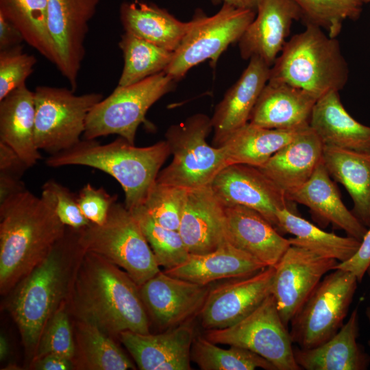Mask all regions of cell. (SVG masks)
<instances>
[{
    "label": "cell",
    "mask_w": 370,
    "mask_h": 370,
    "mask_svg": "<svg viewBox=\"0 0 370 370\" xmlns=\"http://www.w3.org/2000/svg\"><path fill=\"white\" fill-rule=\"evenodd\" d=\"M119 46L124 60L119 86L131 85L164 71L173 56V51L125 32Z\"/></svg>",
    "instance_id": "obj_36"
},
{
    "label": "cell",
    "mask_w": 370,
    "mask_h": 370,
    "mask_svg": "<svg viewBox=\"0 0 370 370\" xmlns=\"http://www.w3.org/2000/svg\"><path fill=\"white\" fill-rule=\"evenodd\" d=\"M99 0H47V25L58 56V70L71 90L77 86L89 23Z\"/></svg>",
    "instance_id": "obj_15"
},
{
    "label": "cell",
    "mask_w": 370,
    "mask_h": 370,
    "mask_svg": "<svg viewBox=\"0 0 370 370\" xmlns=\"http://www.w3.org/2000/svg\"><path fill=\"white\" fill-rule=\"evenodd\" d=\"M271 66L252 57L238 80L217 105L211 118L213 145L221 146L235 130L249 122L251 113L270 76Z\"/></svg>",
    "instance_id": "obj_21"
},
{
    "label": "cell",
    "mask_w": 370,
    "mask_h": 370,
    "mask_svg": "<svg viewBox=\"0 0 370 370\" xmlns=\"http://www.w3.org/2000/svg\"><path fill=\"white\" fill-rule=\"evenodd\" d=\"M358 282L340 269L325 275L290 322L293 343L309 349L332 338L344 324Z\"/></svg>",
    "instance_id": "obj_9"
},
{
    "label": "cell",
    "mask_w": 370,
    "mask_h": 370,
    "mask_svg": "<svg viewBox=\"0 0 370 370\" xmlns=\"http://www.w3.org/2000/svg\"><path fill=\"white\" fill-rule=\"evenodd\" d=\"M332 180L322 160L311 177L286 197L308 207L313 217L325 226L332 224L361 241L368 228L343 204Z\"/></svg>",
    "instance_id": "obj_24"
},
{
    "label": "cell",
    "mask_w": 370,
    "mask_h": 370,
    "mask_svg": "<svg viewBox=\"0 0 370 370\" xmlns=\"http://www.w3.org/2000/svg\"><path fill=\"white\" fill-rule=\"evenodd\" d=\"M275 267L210 286L199 314L205 330L223 329L240 321L271 294Z\"/></svg>",
    "instance_id": "obj_16"
},
{
    "label": "cell",
    "mask_w": 370,
    "mask_h": 370,
    "mask_svg": "<svg viewBox=\"0 0 370 370\" xmlns=\"http://www.w3.org/2000/svg\"><path fill=\"white\" fill-rule=\"evenodd\" d=\"M66 304L75 320L109 336L150 333L140 287L123 269L93 252L82 249L79 254Z\"/></svg>",
    "instance_id": "obj_1"
},
{
    "label": "cell",
    "mask_w": 370,
    "mask_h": 370,
    "mask_svg": "<svg viewBox=\"0 0 370 370\" xmlns=\"http://www.w3.org/2000/svg\"><path fill=\"white\" fill-rule=\"evenodd\" d=\"M66 230L52 206L27 189L0 204V291L14 288Z\"/></svg>",
    "instance_id": "obj_2"
},
{
    "label": "cell",
    "mask_w": 370,
    "mask_h": 370,
    "mask_svg": "<svg viewBox=\"0 0 370 370\" xmlns=\"http://www.w3.org/2000/svg\"><path fill=\"white\" fill-rule=\"evenodd\" d=\"M366 273H367V275H368V276H369V280H370V263H369V264L368 267H367Z\"/></svg>",
    "instance_id": "obj_53"
},
{
    "label": "cell",
    "mask_w": 370,
    "mask_h": 370,
    "mask_svg": "<svg viewBox=\"0 0 370 370\" xmlns=\"http://www.w3.org/2000/svg\"><path fill=\"white\" fill-rule=\"evenodd\" d=\"M31 367L38 370H69L73 369L71 360L55 354H47L33 359Z\"/></svg>",
    "instance_id": "obj_48"
},
{
    "label": "cell",
    "mask_w": 370,
    "mask_h": 370,
    "mask_svg": "<svg viewBox=\"0 0 370 370\" xmlns=\"http://www.w3.org/2000/svg\"><path fill=\"white\" fill-rule=\"evenodd\" d=\"M256 14V10L237 8L227 3H223L221 9L210 16L199 10L190 21L187 32L164 72L177 81L206 60H210L214 67L227 47L238 41Z\"/></svg>",
    "instance_id": "obj_10"
},
{
    "label": "cell",
    "mask_w": 370,
    "mask_h": 370,
    "mask_svg": "<svg viewBox=\"0 0 370 370\" xmlns=\"http://www.w3.org/2000/svg\"><path fill=\"white\" fill-rule=\"evenodd\" d=\"M212 130L211 118L201 113L170 126L165 140L173 158L160 170L156 182L187 189L209 185L228 165L223 147L206 140Z\"/></svg>",
    "instance_id": "obj_7"
},
{
    "label": "cell",
    "mask_w": 370,
    "mask_h": 370,
    "mask_svg": "<svg viewBox=\"0 0 370 370\" xmlns=\"http://www.w3.org/2000/svg\"><path fill=\"white\" fill-rule=\"evenodd\" d=\"M349 78V67L340 42L321 28L305 29L288 40L271 66L269 81L286 83L318 99L341 90Z\"/></svg>",
    "instance_id": "obj_5"
},
{
    "label": "cell",
    "mask_w": 370,
    "mask_h": 370,
    "mask_svg": "<svg viewBox=\"0 0 370 370\" xmlns=\"http://www.w3.org/2000/svg\"><path fill=\"white\" fill-rule=\"evenodd\" d=\"M25 190L27 188L21 178L0 173V204Z\"/></svg>",
    "instance_id": "obj_49"
},
{
    "label": "cell",
    "mask_w": 370,
    "mask_h": 370,
    "mask_svg": "<svg viewBox=\"0 0 370 370\" xmlns=\"http://www.w3.org/2000/svg\"><path fill=\"white\" fill-rule=\"evenodd\" d=\"M69 315L65 300L45 325L33 359L47 354H55L72 361L75 354V341Z\"/></svg>",
    "instance_id": "obj_41"
},
{
    "label": "cell",
    "mask_w": 370,
    "mask_h": 370,
    "mask_svg": "<svg viewBox=\"0 0 370 370\" xmlns=\"http://www.w3.org/2000/svg\"><path fill=\"white\" fill-rule=\"evenodd\" d=\"M338 262L291 245L275 266L271 288L280 316L288 327L316 286Z\"/></svg>",
    "instance_id": "obj_14"
},
{
    "label": "cell",
    "mask_w": 370,
    "mask_h": 370,
    "mask_svg": "<svg viewBox=\"0 0 370 370\" xmlns=\"http://www.w3.org/2000/svg\"><path fill=\"white\" fill-rule=\"evenodd\" d=\"M28 168L12 148L0 141V173L21 178Z\"/></svg>",
    "instance_id": "obj_46"
},
{
    "label": "cell",
    "mask_w": 370,
    "mask_h": 370,
    "mask_svg": "<svg viewBox=\"0 0 370 370\" xmlns=\"http://www.w3.org/2000/svg\"><path fill=\"white\" fill-rule=\"evenodd\" d=\"M225 214L226 241L267 267H275L291 246L288 238L252 208L227 206Z\"/></svg>",
    "instance_id": "obj_22"
},
{
    "label": "cell",
    "mask_w": 370,
    "mask_h": 370,
    "mask_svg": "<svg viewBox=\"0 0 370 370\" xmlns=\"http://www.w3.org/2000/svg\"><path fill=\"white\" fill-rule=\"evenodd\" d=\"M363 3H370V0H362Z\"/></svg>",
    "instance_id": "obj_54"
},
{
    "label": "cell",
    "mask_w": 370,
    "mask_h": 370,
    "mask_svg": "<svg viewBox=\"0 0 370 370\" xmlns=\"http://www.w3.org/2000/svg\"><path fill=\"white\" fill-rule=\"evenodd\" d=\"M84 251L97 254L123 269L140 287L160 271L138 222L125 204L115 202L102 225L78 230Z\"/></svg>",
    "instance_id": "obj_6"
},
{
    "label": "cell",
    "mask_w": 370,
    "mask_h": 370,
    "mask_svg": "<svg viewBox=\"0 0 370 370\" xmlns=\"http://www.w3.org/2000/svg\"><path fill=\"white\" fill-rule=\"evenodd\" d=\"M35 143L50 155L71 148L81 140L89 112L103 99L101 93L75 95L66 88H35Z\"/></svg>",
    "instance_id": "obj_11"
},
{
    "label": "cell",
    "mask_w": 370,
    "mask_h": 370,
    "mask_svg": "<svg viewBox=\"0 0 370 370\" xmlns=\"http://www.w3.org/2000/svg\"><path fill=\"white\" fill-rule=\"evenodd\" d=\"M209 185L224 207L240 205L252 208L278 231L279 210L288 208L299 214L294 202L289 201L286 194L256 166L229 164L216 175Z\"/></svg>",
    "instance_id": "obj_13"
},
{
    "label": "cell",
    "mask_w": 370,
    "mask_h": 370,
    "mask_svg": "<svg viewBox=\"0 0 370 370\" xmlns=\"http://www.w3.org/2000/svg\"><path fill=\"white\" fill-rule=\"evenodd\" d=\"M318 98L286 83L268 81L251 113L249 123L264 128L295 130L309 125Z\"/></svg>",
    "instance_id": "obj_25"
},
{
    "label": "cell",
    "mask_w": 370,
    "mask_h": 370,
    "mask_svg": "<svg viewBox=\"0 0 370 370\" xmlns=\"http://www.w3.org/2000/svg\"><path fill=\"white\" fill-rule=\"evenodd\" d=\"M0 14L24 41L56 66L58 56L47 25V0H0Z\"/></svg>",
    "instance_id": "obj_35"
},
{
    "label": "cell",
    "mask_w": 370,
    "mask_h": 370,
    "mask_svg": "<svg viewBox=\"0 0 370 370\" xmlns=\"http://www.w3.org/2000/svg\"><path fill=\"white\" fill-rule=\"evenodd\" d=\"M170 155L166 140L139 147L119 136L105 145L99 144L95 139L80 140L70 149L50 155L45 163L53 168L86 166L110 175L122 186L124 204L131 210L144 204L162 164Z\"/></svg>",
    "instance_id": "obj_4"
},
{
    "label": "cell",
    "mask_w": 370,
    "mask_h": 370,
    "mask_svg": "<svg viewBox=\"0 0 370 370\" xmlns=\"http://www.w3.org/2000/svg\"><path fill=\"white\" fill-rule=\"evenodd\" d=\"M81 251L78 230L66 228L45 259L14 287L10 309L24 346L30 353L35 354L45 325L66 299Z\"/></svg>",
    "instance_id": "obj_3"
},
{
    "label": "cell",
    "mask_w": 370,
    "mask_h": 370,
    "mask_svg": "<svg viewBox=\"0 0 370 370\" xmlns=\"http://www.w3.org/2000/svg\"><path fill=\"white\" fill-rule=\"evenodd\" d=\"M73 328L75 354L73 369L83 370L135 369L132 361L109 335L97 326L75 320Z\"/></svg>",
    "instance_id": "obj_34"
},
{
    "label": "cell",
    "mask_w": 370,
    "mask_h": 370,
    "mask_svg": "<svg viewBox=\"0 0 370 370\" xmlns=\"http://www.w3.org/2000/svg\"><path fill=\"white\" fill-rule=\"evenodd\" d=\"M323 162L331 177L350 195L355 217L370 227V153L325 146Z\"/></svg>",
    "instance_id": "obj_31"
},
{
    "label": "cell",
    "mask_w": 370,
    "mask_h": 370,
    "mask_svg": "<svg viewBox=\"0 0 370 370\" xmlns=\"http://www.w3.org/2000/svg\"><path fill=\"white\" fill-rule=\"evenodd\" d=\"M210 288L160 271L140 286V292L148 315L166 330L199 315Z\"/></svg>",
    "instance_id": "obj_17"
},
{
    "label": "cell",
    "mask_w": 370,
    "mask_h": 370,
    "mask_svg": "<svg viewBox=\"0 0 370 370\" xmlns=\"http://www.w3.org/2000/svg\"><path fill=\"white\" fill-rule=\"evenodd\" d=\"M175 82L162 71L131 85H118L89 112L84 139L117 134L134 145L137 129L148 110L173 88Z\"/></svg>",
    "instance_id": "obj_8"
},
{
    "label": "cell",
    "mask_w": 370,
    "mask_h": 370,
    "mask_svg": "<svg viewBox=\"0 0 370 370\" xmlns=\"http://www.w3.org/2000/svg\"><path fill=\"white\" fill-rule=\"evenodd\" d=\"M119 12L125 32L173 52L190 25V21H180L166 9L146 2H123Z\"/></svg>",
    "instance_id": "obj_30"
},
{
    "label": "cell",
    "mask_w": 370,
    "mask_h": 370,
    "mask_svg": "<svg viewBox=\"0 0 370 370\" xmlns=\"http://www.w3.org/2000/svg\"><path fill=\"white\" fill-rule=\"evenodd\" d=\"M366 315L367 317V319L369 320V322L370 323V306L367 307L366 309ZM369 345L370 346V340L368 342Z\"/></svg>",
    "instance_id": "obj_52"
},
{
    "label": "cell",
    "mask_w": 370,
    "mask_h": 370,
    "mask_svg": "<svg viewBox=\"0 0 370 370\" xmlns=\"http://www.w3.org/2000/svg\"><path fill=\"white\" fill-rule=\"evenodd\" d=\"M277 218L280 232L293 236L288 238L291 245L303 247L338 262L350 259L360 245V241L325 232L288 208L279 210Z\"/></svg>",
    "instance_id": "obj_32"
},
{
    "label": "cell",
    "mask_w": 370,
    "mask_h": 370,
    "mask_svg": "<svg viewBox=\"0 0 370 370\" xmlns=\"http://www.w3.org/2000/svg\"><path fill=\"white\" fill-rule=\"evenodd\" d=\"M116 201V195H111L103 188H96L90 184L84 185L77 195L82 214L90 223L97 225L105 223L112 206Z\"/></svg>",
    "instance_id": "obj_44"
},
{
    "label": "cell",
    "mask_w": 370,
    "mask_h": 370,
    "mask_svg": "<svg viewBox=\"0 0 370 370\" xmlns=\"http://www.w3.org/2000/svg\"><path fill=\"white\" fill-rule=\"evenodd\" d=\"M301 18L293 0H262L238 41L241 58L258 57L271 66L288 40L293 21Z\"/></svg>",
    "instance_id": "obj_18"
},
{
    "label": "cell",
    "mask_w": 370,
    "mask_h": 370,
    "mask_svg": "<svg viewBox=\"0 0 370 370\" xmlns=\"http://www.w3.org/2000/svg\"><path fill=\"white\" fill-rule=\"evenodd\" d=\"M266 267L262 262L226 241L211 252L190 254L184 263L164 271L193 283L210 285L220 280L249 276Z\"/></svg>",
    "instance_id": "obj_28"
},
{
    "label": "cell",
    "mask_w": 370,
    "mask_h": 370,
    "mask_svg": "<svg viewBox=\"0 0 370 370\" xmlns=\"http://www.w3.org/2000/svg\"><path fill=\"white\" fill-rule=\"evenodd\" d=\"M191 360L202 370H276L269 361L250 350L237 346L223 349L201 336L194 338Z\"/></svg>",
    "instance_id": "obj_37"
},
{
    "label": "cell",
    "mask_w": 370,
    "mask_h": 370,
    "mask_svg": "<svg viewBox=\"0 0 370 370\" xmlns=\"http://www.w3.org/2000/svg\"><path fill=\"white\" fill-rule=\"evenodd\" d=\"M9 353V344L6 338L1 334L0 336V359L4 360Z\"/></svg>",
    "instance_id": "obj_51"
},
{
    "label": "cell",
    "mask_w": 370,
    "mask_h": 370,
    "mask_svg": "<svg viewBox=\"0 0 370 370\" xmlns=\"http://www.w3.org/2000/svg\"><path fill=\"white\" fill-rule=\"evenodd\" d=\"M309 125L325 146L370 153V127L349 114L338 91L329 92L317 99Z\"/></svg>",
    "instance_id": "obj_27"
},
{
    "label": "cell",
    "mask_w": 370,
    "mask_h": 370,
    "mask_svg": "<svg viewBox=\"0 0 370 370\" xmlns=\"http://www.w3.org/2000/svg\"><path fill=\"white\" fill-rule=\"evenodd\" d=\"M187 190L183 187L156 181L143 206L158 223L178 231Z\"/></svg>",
    "instance_id": "obj_40"
},
{
    "label": "cell",
    "mask_w": 370,
    "mask_h": 370,
    "mask_svg": "<svg viewBox=\"0 0 370 370\" xmlns=\"http://www.w3.org/2000/svg\"><path fill=\"white\" fill-rule=\"evenodd\" d=\"M299 6L304 24H312L336 38L343 23L358 20L362 13V0H293Z\"/></svg>",
    "instance_id": "obj_39"
},
{
    "label": "cell",
    "mask_w": 370,
    "mask_h": 370,
    "mask_svg": "<svg viewBox=\"0 0 370 370\" xmlns=\"http://www.w3.org/2000/svg\"><path fill=\"white\" fill-rule=\"evenodd\" d=\"M218 3H227L237 8L253 10L256 8L262 0H212Z\"/></svg>",
    "instance_id": "obj_50"
},
{
    "label": "cell",
    "mask_w": 370,
    "mask_h": 370,
    "mask_svg": "<svg viewBox=\"0 0 370 370\" xmlns=\"http://www.w3.org/2000/svg\"><path fill=\"white\" fill-rule=\"evenodd\" d=\"M323 142L308 125L258 168L288 195L311 177L323 160Z\"/></svg>",
    "instance_id": "obj_23"
},
{
    "label": "cell",
    "mask_w": 370,
    "mask_h": 370,
    "mask_svg": "<svg viewBox=\"0 0 370 370\" xmlns=\"http://www.w3.org/2000/svg\"><path fill=\"white\" fill-rule=\"evenodd\" d=\"M0 141L12 148L29 167L42 158L35 143L34 92L26 84L0 100Z\"/></svg>",
    "instance_id": "obj_29"
},
{
    "label": "cell",
    "mask_w": 370,
    "mask_h": 370,
    "mask_svg": "<svg viewBox=\"0 0 370 370\" xmlns=\"http://www.w3.org/2000/svg\"><path fill=\"white\" fill-rule=\"evenodd\" d=\"M304 127L284 130L261 127L248 122L232 132L221 146L228 165L244 164L260 167Z\"/></svg>",
    "instance_id": "obj_33"
},
{
    "label": "cell",
    "mask_w": 370,
    "mask_h": 370,
    "mask_svg": "<svg viewBox=\"0 0 370 370\" xmlns=\"http://www.w3.org/2000/svg\"><path fill=\"white\" fill-rule=\"evenodd\" d=\"M130 211L138 222L160 267L171 269L188 260L190 253L178 231L158 223L143 205Z\"/></svg>",
    "instance_id": "obj_38"
},
{
    "label": "cell",
    "mask_w": 370,
    "mask_h": 370,
    "mask_svg": "<svg viewBox=\"0 0 370 370\" xmlns=\"http://www.w3.org/2000/svg\"><path fill=\"white\" fill-rule=\"evenodd\" d=\"M141 370H190L195 337L190 323L160 334L122 332L119 336Z\"/></svg>",
    "instance_id": "obj_19"
},
{
    "label": "cell",
    "mask_w": 370,
    "mask_h": 370,
    "mask_svg": "<svg viewBox=\"0 0 370 370\" xmlns=\"http://www.w3.org/2000/svg\"><path fill=\"white\" fill-rule=\"evenodd\" d=\"M205 334L214 343L250 350L269 361L276 370L301 369L294 357L288 328L283 323L271 294L234 325L208 330Z\"/></svg>",
    "instance_id": "obj_12"
},
{
    "label": "cell",
    "mask_w": 370,
    "mask_h": 370,
    "mask_svg": "<svg viewBox=\"0 0 370 370\" xmlns=\"http://www.w3.org/2000/svg\"><path fill=\"white\" fill-rule=\"evenodd\" d=\"M358 308L330 340L309 349L293 347L296 362L306 370H365L370 356L357 339L359 336Z\"/></svg>",
    "instance_id": "obj_26"
},
{
    "label": "cell",
    "mask_w": 370,
    "mask_h": 370,
    "mask_svg": "<svg viewBox=\"0 0 370 370\" xmlns=\"http://www.w3.org/2000/svg\"><path fill=\"white\" fill-rule=\"evenodd\" d=\"M23 41L20 31L0 14V51L20 45Z\"/></svg>",
    "instance_id": "obj_47"
},
{
    "label": "cell",
    "mask_w": 370,
    "mask_h": 370,
    "mask_svg": "<svg viewBox=\"0 0 370 370\" xmlns=\"http://www.w3.org/2000/svg\"><path fill=\"white\" fill-rule=\"evenodd\" d=\"M37 60L23 51L21 45L0 51V100L25 84Z\"/></svg>",
    "instance_id": "obj_42"
},
{
    "label": "cell",
    "mask_w": 370,
    "mask_h": 370,
    "mask_svg": "<svg viewBox=\"0 0 370 370\" xmlns=\"http://www.w3.org/2000/svg\"><path fill=\"white\" fill-rule=\"evenodd\" d=\"M40 197L52 206L65 226L79 230L90 223L79 208L77 195L54 180L43 184Z\"/></svg>",
    "instance_id": "obj_43"
},
{
    "label": "cell",
    "mask_w": 370,
    "mask_h": 370,
    "mask_svg": "<svg viewBox=\"0 0 370 370\" xmlns=\"http://www.w3.org/2000/svg\"><path fill=\"white\" fill-rule=\"evenodd\" d=\"M370 263V227L361 241L360 245L356 254L348 260L338 262L336 269L349 271L355 275L360 282L366 273Z\"/></svg>",
    "instance_id": "obj_45"
},
{
    "label": "cell",
    "mask_w": 370,
    "mask_h": 370,
    "mask_svg": "<svg viewBox=\"0 0 370 370\" xmlns=\"http://www.w3.org/2000/svg\"><path fill=\"white\" fill-rule=\"evenodd\" d=\"M190 254H204L226 241L225 207L210 185L188 189L178 230Z\"/></svg>",
    "instance_id": "obj_20"
}]
</instances>
